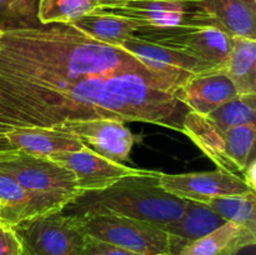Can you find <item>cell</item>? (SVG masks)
<instances>
[{"label": "cell", "instance_id": "cell-1", "mask_svg": "<svg viewBox=\"0 0 256 255\" xmlns=\"http://www.w3.org/2000/svg\"><path fill=\"white\" fill-rule=\"evenodd\" d=\"M0 85L5 86L62 90L90 75L150 66L70 24H40L36 15L0 19Z\"/></svg>", "mask_w": 256, "mask_h": 255}, {"label": "cell", "instance_id": "cell-2", "mask_svg": "<svg viewBox=\"0 0 256 255\" xmlns=\"http://www.w3.org/2000/svg\"><path fill=\"white\" fill-rule=\"evenodd\" d=\"M156 170L122 178L99 192H82L62 210L64 214H118L165 228L184 214L188 200L169 194L162 188Z\"/></svg>", "mask_w": 256, "mask_h": 255}, {"label": "cell", "instance_id": "cell-3", "mask_svg": "<svg viewBox=\"0 0 256 255\" xmlns=\"http://www.w3.org/2000/svg\"><path fill=\"white\" fill-rule=\"evenodd\" d=\"M0 172L32 195L45 212H62L82 195L74 172L49 155L19 150L0 152Z\"/></svg>", "mask_w": 256, "mask_h": 255}, {"label": "cell", "instance_id": "cell-4", "mask_svg": "<svg viewBox=\"0 0 256 255\" xmlns=\"http://www.w3.org/2000/svg\"><path fill=\"white\" fill-rule=\"evenodd\" d=\"M74 218L80 230L88 236L140 255L170 252V236L159 225L109 212L82 214Z\"/></svg>", "mask_w": 256, "mask_h": 255}, {"label": "cell", "instance_id": "cell-5", "mask_svg": "<svg viewBox=\"0 0 256 255\" xmlns=\"http://www.w3.org/2000/svg\"><path fill=\"white\" fill-rule=\"evenodd\" d=\"M134 36L178 50L219 72L232 48V35L219 26L145 28Z\"/></svg>", "mask_w": 256, "mask_h": 255}, {"label": "cell", "instance_id": "cell-6", "mask_svg": "<svg viewBox=\"0 0 256 255\" xmlns=\"http://www.w3.org/2000/svg\"><path fill=\"white\" fill-rule=\"evenodd\" d=\"M95 12L119 15L145 28L219 26L202 0H132L100 2Z\"/></svg>", "mask_w": 256, "mask_h": 255}, {"label": "cell", "instance_id": "cell-7", "mask_svg": "<svg viewBox=\"0 0 256 255\" xmlns=\"http://www.w3.org/2000/svg\"><path fill=\"white\" fill-rule=\"evenodd\" d=\"M30 255H80L86 235L62 212L36 215L14 226Z\"/></svg>", "mask_w": 256, "mask_h": 255}, {"label": "cell", "instance_id": "cell-8", "mask_svg": "<svg viewBox=\"0 0 256 255\" xmlns=\"http://www.w3.org/2000/svg\"><path fill=\"white\" fill-rule=\"evenodd\" d=\"M52 129L72 135L100 156L120 164L128 160L134 145V136L125 122L112 118L70 119Z\"/></svg>", "mask_w": 256, "mask_h": 255}, {"label": "cell", "instance_id": "cell-9", "mask_svg": "<svg viewBox=\"0 0 256 255\" xmlns=\"http://www.w3.org/2000/svg\"><path fill=\"white\" fill-rule=\"evenodd\" d=\"M159 182L162 189L169 194L196 202H204L212 198L244 195L252 192L242 178L220 169L185 174L159 172Z\"/></svg>", "mask_w": 256, "mask_h": 255}, {"label": "cell", "instance_id": "cell-10", "mask_svg": "<svg viewBox=\"0 0 256 255\" xmlns=\"http://www.w3.org/2000/svg\"><path fill=\"white\" fill-rule=\"evenodd\" d=\"M50 156L74 172L78 189L82 194L104 190L122 178L138 175L144 170L112 162L86 146L76 152H58Z\"/></svg>", "mask_w": 256, "mask_h": 255}, {"label": "cell", "instance_id": "cell-11", "mask_svg": "<svg viewBox=\"0 0 256 255\" xmlns=\"http://www.w3.org/2000/svg\"><path fill=\"white\" fill-rule=\"evenodd\" d=\"M85 145L66 132L52 128L0 126V152H26L54 155L76 152Z\"/></svg>", "mask_w": 256, "mask_h": 255}, {"label": "cell", "instance_id": "cell-12", "mask_svg": "<svg viewBox=\"0 0 256 255\" xmlns=\"http://www.w3.org/2000/svg\"><path fill=\"white\" fill-rule=\"evenodd\" d=\"M119 48L134 55L145 64L162 72L192 75V76L215 72L208 65L195 58L155 42L139 39L136 36H132L130 39L125 40Z\"/></svg>", "mask_w": 256, "mask_h": 255}, {"label": "cell", "instance_id": "cell-13", "mask_svg": "<svg viewBox=\"0 0 256 255\" xmlns=\"http://www.w3.org/2000/svg\"><path fill=\"white\" fill-rule=\"evenodd\" d=\"M225 222L226 220L222 219L206 205L188 200L182 218L162 228L170 236L169 254L179 255L182 248L202 239Z\"/></svg>", "mask_w": 256, "mask_h": 255}, {"label": "cell", "instance_id": "cell-14", "mask_svg": "<svg viewBox=\"0 0 256 255\" xmlns=\"http://www.w3.org/2000/svg\"><path fill=\"white\" fill-rule=\"evenodd\" d=\"M236 95L234 85L225 75L212 72L192 76L182 86L180 99L190 112L208 116Z\"/></svg>", "mask_w": 256, "mask_h": 255}, {"label": "cell", "instance_id": "cell-15", "mask_svg": "<svg viewBox=\"0 0 256 255\" xmlns=\"http://www.w3.org/2000/svg\"><path fill=\"white\" fill-rule=\"evenodd\" d=\"M255 242V230L226 222L210 234L182 248L179 255H238Z\"/></svg>", "mask_w": 256, "mask_h": 255}, {"label": "cell", "instance_id": "cell-16", "mask_svg": "<svg viewBox=\"0 0 256 255\" xmlns=\"http://www.w3.org/2000/svg\"><path fill=\"white\" fill-rule=\"evenodd\" d=\"M182 134L189 136V139L216 165L218 169L242 179V172L230 162L225 152L224 134L206 118L196 112H188L184 118Z\"/></svg>", "mask_w": 256, "mask_h": 255}, {"label": "cell", "instance_id": "cell-17", "mask_svg": "<svg viewBox=\"0 0 256 255\" xmlns=\"http://www.w3.org/2000/svg\"><path fill=\"white\" fill-rule=\"evenodd\" d=\"M202 5L230 35L256 39L255 0H202Z\"/></svg>", "mask_w": 256, "mask_h": 255}, {"label": "cell", "instance_id": "cell-18", "mask_svg": "<svg viewBox=\"0 0 256 255\" xmlns=\"http://www.w3.org/2000/svg\"><path fill=\"white\" fill-rule=\"evenodd\" d=\"M239 95L256 94V39L232 36V48L220 70Z\"/></svg>", "mask_w": 256, "mask_h": 255}, {"label": "cell", "instance_id": "cell-19", "mask_svg": "<svg viewBox=\"0 0 256 255\" xmlns=\"http://www.w3.org/2000/svg\"><path fill=\"white\" fill-rule=\"evenodd\" d=\"M70 25L96 42L118 48L140 29V25L132 20L99 12L85 15Z\"/></svg>", "mask_w": 256, "mask_h": 255}, {"label": "cell", "instance_id": "cell-20", "mask_svg": "<svg viewBox=\"0 0 256 255\" xmlns=\"http://www.w3.org/2000/svg\"><path fill=\"white\" fill-rule=\"evenodd\" d=\"M48 214L36 199L12 176L0 172V222L12 226L36 215Z\"/></svg>", "mask_w": 256, "mask_h": 255}, {"label": "cell", "instance_id": "cell-21", "mask_svg": "<svg viewBox=\"0 0 256 255\" xmlns=\"http://www.w3.org/2000/svg\"><path fill=\"white\" fill-rule=\"evenodd\" d=\"M205 118L220 132H226L240 125L255 124L256 94H238Z\"/></svg>", "mask_w": 256, "mask_h": 255}, {"label": "cell", "instance_id": "cell-22", "mask_svg": "<svg viewBox=\"0 0 256 255\" xmlns=\"http://www.w3.org/2000/svg\"><path fill=\"white\" fill-rule=\"evenodd\" d=\"M100 0H39L36 18L40 24H72L94 12Z\"/></svg>", "mask_w": 256, "mask_h": 255}, {"label": "cell", "instance_id": "cell-23", "mask_svg": "<svg viewBox=\"0 0 256 255\" xmlns=\"http://www.w3.org/2000/svg\"><path fill=\"white\" fill-rule=\"evenodd\" d=\"M256 194L254 192L244 195L212 198L202 204L216 212L226 222L244 225L256 232Z\"/></svg>", "mask_w": 256, "mask_h": 255}, {"label": "cell", "instance_id": "cell-24", "mask_svg": "<svg viewBox=\"0 0 256 255\" xmlns=\"http://www.w3.org/2000/svg\"><path fill=\"white\" fill-rule=\"evenodd\" d=\"M222 134L228 158L242 175L249 162L254 159L256 125H240L222 132Z\"/></svg>", "mask_w": 256, "mask_h": 255}, {"label": "cell", "instance_id": "cell-25", "mask_svg": "<svg viewBox=\"0 0 256 255\" xmlns=\"http://www.w3.org/2000/svg\"><path fill=\"white\" fill-rule=\"evenodd\" d=\"M39 0H0V19L36 15Z\"/></svg>", "mask_w": 256, "mask_h": 255}, {"label": "cell", "instance_id": "cell-26", "mask_svg": "<svg viewBox=\"0 0 256 255\" xmlns=\"http://www.w3.org/2000/svg\"><path fill=\"white\" fill-rule=\"evenodd\" d=\"M24 246L16 230L0 222V255H22Z\"/></svg>", "mask_w": 256, "mask_h": 255}, {"label": "cell", "instance_id": "cell-27", "mask_svg": "<svg viewBox=\"0 0 256 255\" xmlns=\"http://www.w3.org/2000/svg\"><path fill=\"white\" fill-rule=\"evenodd\" d=\"M80 255H140L138 252H132V250L124 249V248L115 246V245L109 244V242H102L95 238L88 236L85 239L84 248Z\"/></svg>", "mask_w": 256, "mask_h": 255}, {"label": "cell", "instance_id": "cell-28", "mask_svg": "<svg viewBox=\"0 0 256 255\" xmlns=\"http://www.w3.org/2000/svg\"><path fill=\"white\" fill-rule=\"evenodd\" d=\"M242 180L245 182V184L255 192L256 190V160L252 159L249 162V165L246 166V169L242 172Z\"/></svg>", "mask_w": 256, "mask_h": 255}, {"label": "cell", "instance_id": "cell-29", "mask_svg": "<svg viewBox=\"0 0 256 255\" xmlns=\"http://www.w3.org/2000/svg\"><path fill=\"white\" fill-rule=\"evenodd\" d=\"M100 2H132V0H100Z\"/></svg>", "mask_w": 256, "mask_h": 255}, {"label": "cell", "instance_id": "cell-30", "mask_svg": "<svg viewBox=\"0 0 256 255\" xmlns=\"http://www.w3.org/2000/svg\"><path fill=\"white\" fill-rule=\"evenodd\" d=\"M2 35H4V32H2V30L0 29V39H2Z\"/></svg>", "mask_w": 256, "mask_h": 255}, {"label": "cell", "instance_id": "cell-31", "mask_svg": "<svg viewBox=\"0 0 256 255\" xmlns=\"http://www.w3.org/2000/svg\"><path fill=\"white\" fill-rule=\"evenodd\" d=\"M22 255H30V254H29V252H26V250H25V249H24V252H22Z\"/></svg>", "mask_w": 256, "mask_h": 255}, {"label": "cell", "instance_id": "cell-32", "mask_svg": "<svg viewBox=\"0 0 256 255\" xmlns=\"http://www.w3.org/2000/svg\"><path fill=\"white\" fill-rule=\"evenodd\" d=\"M156 255H170V254H156Z\"/></svg>", "mask_w": 256, "mask_h": 255}]
</instances>
